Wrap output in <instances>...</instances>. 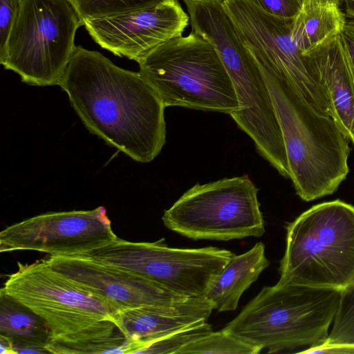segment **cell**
I'll use <instances>...</instances> for the list:
<instances>
[{
    "mask_svg": "<svg viewBox=\"0 0 354 354\" xmlns=\"http://www.w3.org/2000/svg\"><path fill=\"white\" fill-rule=\"evenodd\" d=\"M59 86L86 129L109 145L142 163L161 151L166 107L139 72L76 46Z\"/></svg>",
    "mask_w": 354,
    "mask_h": 354,
    "instance_id": "cell-1",
    "label": "cell"
},
{
    "mask_svg": "<svg viewBox=\"0 0 354 354\" xmlns=\"http://www.w3.org/2000/svg\"><path fill=\"white\" fill-rule=\"evenodd\" d=\"M245 46L270 93L296 194L306 202L333 194L349 172V140L330 116L313 110L257 49Z\"/></svg>",
    "mask_w": 354,
    "mask_h": 354,
    "instance_id": "cell-2",
    "label": "cell"
},
{
    "mask_svg": "<svg viewBox=\"0 0 354 354\" xmlns=\"http://www.w3.org/2000/svg\"><path fill=\"white\" fill-rule=\"evenodd\" d=\"M341 291L295 284L264 286L223 328L268 353L324 343Z\"/></svg>",
    "mask_w": 354,
    "mask_h": 354,
    "instance_id": "cell-3",
    "label": "cell"
},
{
    "mask_svg": "<svg viewBox=\"0 0 354 354\" xmlns=\"http://www.w3.org/2000/svg\"><path fill=\"white\" fill-rule=\"evenodd\" d=\"M279 284L343 291L354 282V206L313 205L286 225Z\"/></svg>",
    "mask_w": 354,
    "mask_h": 354,
    "instance_id": "cell-4",
    "label": "cell"
},
{
    "mask_svg": "<svg viewBox=\"0 0 354 354\" xmlns=\"http://www.w3.org/2000/svg\"><path fill=\"white\" fill-rule=\"evenodd\" d=\"M137 62L138 72L165 107L230 115L239 109L227 69L211 44L197 34L171 39Z\"/></svg>",
    "mask_w": 354,
    "mask_h": 354,
    "instance_id": "cell-5",
    "label": "cell"
},
{
    "mask_svg": "<svg viewBox=\"0 0 354 354\" xmlns=\"http://www.w3.org/2000/svg\"><path fill=\"white\" fill-rule=\"evenodd\" d=\"M17 265L1 290L46 321L51 330L49 343L80 344L120 331L112 321L117 311L111 304L53 270L44 259Z\"/></svg>",
    "mask_w": 354,
    "mask_h": 354,
    "instance_id": "cell-6",
    "label": "cell"
},
{
    "mask_svg": "<svg viewBox=\"0 0 354 354\" xmlns=\"http://www.w3.org/2000/svg\"><path fill=\"white\" fill-rule=\"evenodd\" d=\"M81 26L71 0H23L0 51V63L28 84L59 86L75 52V36Z\"/></svg>",
    "mask_w": 354,
    "mask_h": 354,
    "instance_id": "cell-7",
    "label": "cell"
},
{
    "mask_svg": "<svg viewBox=\"0 0 354 354\" xmlns=\"http://www.w3.org/2000/svg\"><path fill=\"white\" fill-rule=\"evenodd\" d=\"M257 194L247 175L197 183L164 212L162 220L170 230L193 240L260 237L265 225Z\"/></svg>",
    "mask_w": 354,
    "mask_h": 354,
    "instance_id": "cell-8",
    "label": "cell"
},
{
    "mask_svg": "<svg viewBox=\"0 0 354 354\" xmlns=\"http://www.w3.org/2000/svg\"><path fill=\"white\" fill-rule=\"evenodd\" d=\"M233 253L208 246L169 247L165 239L131 242L117 237L107 245L77 254L139 275L185 297L205 296Z\"/></svg>",
    "mask_w": 354,
    "mask_h": 354,
    "instance_id": "cell-9",
    "label": "cell"
},
{
    "mask_svg": "<svg viewBox=\"0 0 354 354\" xmlns=\"http://www.w3.org/2000/svg\"><path fill=\"white\" fill-rule=\"evenodd\" d=\"M223 2L243 42L257 49L313 110L330 116L324 92L292 38L294 19L268 14L248 0Z\"/></svg>",
    "mask_w": 354,
    "mask_h": 354,
    "instance_id": "cell-10",
    "label": "cell"
},
{
    "mask_svg": "<svg viewBox=\"0 0 354 354\" xmlns=\"http://www.w3.org/2000/svg\"><path fill=\"white\" fill-rule=\"evenodd\" d=\"M106 209L48 212L11 225L0 233L1 252L35 250L55 256L83 254L117 238Z\"/></svg>",
    "mask_w": 354,
    "mask_h": 354,
    "instance_id": "cell-11",
    "label": "cell"
},
{
    "mask_svg": "<svg viewBox=\"0 0 354 354\" xmlns=\"http://www.w3.org/2000/svg\"><path fill=\"white\" fill-rule=\"evenodd\" d=\"M189 17L178 0L114 16L88 20L84 26L102 48L138 62L167 41L183 35Z\"/></svg>",
    "mask_w": 354,
    "mask_h": 354,
    "instance_id": "cell-12",
    "label": "cell"
},
{
    "mask_svg": "<svg viewBox=\"0 0 354 354\" xmlns=\"http://www.w3.org/2000/svg\"><path fill=\"white\" fill-rule=\"evenodd\" d=\"M44 260L53 270L104 299L117 312L169 305L188 298L139 275L88 258L50 255Z\"/></svg>",
    "mask_w": 354,
    "mask_h": 354,
    "instance_id": "cell-13",
    "label": "cell"
},
{
    "mask_svg": "<svg viewBox=\"0 0 354 354\" xmlns=\"http://www.w3.org/2000/svg\"><path fill=\"white\" fill-rule=\"evenodd\" d=\"M214 307L205 297H188L163 306H149L118 311L112 321L133 345L132 353L151 342L206 322Z\"/></svg>",
    "mask_w": 354,
    "mask_h": 354,
    "instance_id": "cell-14",
    "label": "cell"
},
{
    "mask_svg": "<svg viewBox=\"0 0 354 354\" xmlns=\"http://www.w3.org/2000/svg\"><path fill=\"white\" fill-rule=\"evenodd\" d=\"M303 55L327 100L331 118L354 145V74L339 34Z\"/></svg>",
    "mask_w": 354,
    "mask_h": 354,
    "instance_id": "cell-15",
    "label": "cell"
},
{
    "mask_svg": "<svg viewBox=\"0 0 354 354\" xmlns=\"http://www.w3.org/2000/svg\"><path fill=\"white\" fill-rule=\"evenodd\" d=\"M269 265L262 242L257 243L241 254H233L205 295L214 310L218 312L234 310L244 291Z\"/></svg>",
    "mask_w": 354,
    "mask_h": 354,
    "instance_id": "cell-16",
    "label": "cell"
},
{
    "mask_svg": "<svg viewBox=\"0 0 354 354\" xmlns=\"http://www.w3.org/2000/svg\"><path fill=\"white\" fill-rule=\"evenodd\" d=\"M0 335L8 339L17 354L50 353L46 346L51 330L30 308L0 290Z\"/></svg>",
    "mask_w": 354,
    "mask_h": 354,
    "instance_id": "cell-17",
    "label": "cell"
},
{
    "mask_svg": "<svg viewBox=\"0 0 354 354\" xmlns=\"http://www.w3.org/2000/svg\"><path fill=\"white\" fill-rule=\"evenodd\" d=\"M346 18L339 5L318 0H304L293 19L292 36L302 54L338 35Z\"/></svg>",
    "mask_w": 354,
    "mask_h": 354,
    "instance_id": "cell-18",
    "label": "cell"
},
{
    "mask_svg": "<svg viewBox=\"0 0 354 354\" xmlns=\"http://www.w3.org/2000/svg\"><path fill=\"white\" fill-rule=\"evenodd\" d=\"M262 349L225 330L207 333L182 348L177 354H257Z\"/></svg>",
    "mask_w": 354,
    "mask_h": 354,
    "instance_id": "cell-19",
    "label": "cell"
},
{
    "mask_svg": "<svg viewBox=\"0 0 354 354\" xmlns=\"http://www.w3.org/2000/svg\"><path fill=\"white\" fill-rule=\"evenodd\" d=\"M82 21L107 17L158 4L165 0H71Z\"/></svg>",
    "mask_w": 354,
    "mask_h": 354,
    "instance_id": "cell-20",
    "label": "cell"
},
{
    "mask_svg": "<svg viewBox=\"0 0 354 354\" xmlns=\"http://www.w3.org/2000/svg\"><path fill=\"white\" fill-rule=\"evenodd\" d=\"M325 342L354 345V282L341 292L338 310Z\"/></svg>",
    "mask_w": 354,
    "mask_h": 354,
    "instance_id": "cell-21",
    "label": "cell"
},
{
    "mask_svg": "<svg viewBox=\"0 0 354 354\" xmlns=\"http://www.w3.org/2000/svg\"><path fill=\"white\" fill-rule=\"evenodd\" d=\"M211 331V325L207 322H204L151 342L142 348L138 353L177 354L185 346L198 339Z\"/></svg>",
    "mask_w": 354,
    "mask_h": 354,
    "instance_id": "cell-22",
    "label": "cell"
},
{
    "mask_svg": "<svg viewBox=\"0 0 354 354\" xmlns=\"http://www.w3.org/2000/svg\"><path fill=\"white\" fill-rule=\"evenodd\" d=\"M248 1L265 12L283 19H295L304 3V0Z\"/></svg>",
    "mask_w": 354,
    "mask_h": 354,
    "instance_id": "cell-23",
    "label": "cell"
},
{
    "mask_svg": "<svg viewBox=\"0 0 354 354\" xmlns=\"http://www.w3.org/2000/svg\"><path fill=\"white\" fill-rule=\"evenodd\" d=\"M23 0H0V51L6 44Z\"/></svg>",
    "mask_w": 354,
    "mask_h": 354,
    "instance_id": "cell-24",
    "label": "cell"
},
{
    "mask_svg": "<svg viewBox=\"0 0 354 354\" xmlns=\"http://www.w3.org/2000/svg\"><path fill=\"white\" fill-rule=\"evenodd\" d=\"M339 36L354 74V19H346Z\"/></svg>",
    "mask_w": 354,
    "mask_h": 354,
    "instance_id": "cell-25",
    "label": "cell"
},
{
    "mask_svg": "<svg viewBox=\"0 0 354 354\" xmlns=\"http://www.w3.org/2000/svg\"><path fill=\"white\" fill-rule=\"evenodd\" d=\"M299 353L307 354H354V345L324 342L318 346L308 347Z\"/></svg>",
    "mask_w": 354,
    "mask_h": 354,
    "instance_id": "cell-26",
    "label": "cell"
},
{
    "mask_svg": "<svg viewBox=\"0 0 354 354\" xmlns=\"http://www.w3.org/2000/svg\"><path fill=\"white\" fill-rule=\"evenodd\" d=\"M1 354H17L12 343L6 337L0 335Z\"/></svg>",
    "mask_w": 354,
    "mask_h": 354,
    "instance_id": "cell-27",
    "label": "cell"
},
{
    "mask_svg": "<svg viewBox=\"0 0 354 354\" xmlns=\"http://www.w3.org/2000/svg\"><path fill=\"white\" fill-rule=\"evenodd\" d=\"M345 4L347 15L354 19V0H342Z\"/></svg>",
    "mask_w": 354,
    "mask_h": 354,
    "instance_id": "cell-28",
    "label": "cell"
},
{
    "mask_svg": "<svg viewBox=\"0 0 354 354\" xmlns=\"http://www.w3.org/2000/svg\"><path fill=\"white\" fill-rule=\"evenodd\" d=\"M318 1L334 3L337 5H339L342 2V0H318Z\"/></svg>",
    "mask_w": 354,
    "mask_h": 354,
    "instance_id": "cell-29",
    "label": "cell"
}]
</instances>
